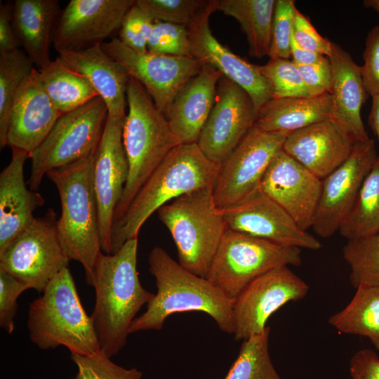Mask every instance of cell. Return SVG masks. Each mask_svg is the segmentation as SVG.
I'll list each match as a JSON object with an SVG mask.
<instances>
[{"label":"cell","instance_id":"60d3db41","mask_svg":"<svg viewBox=\"0 0 379 379\" xmlns=\"http://www.w3.org/2000/svg\"><path fill=\"white\" fill-rule=\"evenodd\" d=\"M154 22L152 17L135 3L124 18L118 39L135 51L146 53Z\"/></svg>","mask_w":379,"mask_h":379},{"label":"cell","instance_id":"5b68a950","mask_svg":"<svg viewBox=\"0 0 379 379\" xmlns=\"http://www.w3.org/2000/svg\"><path fill=\"white\" fill-rule=\"evenodd\" d=\"M123 142L128 173L114 222L124 214L137 192L168 153L180 145L164 114L158 109L144 87L132 77L127 86Z\"/></svg>","mask_w":379,"mask_h":379},{"label":"cell","instance_id":"9c48e42d","mask_svg":"<svg viewBox=\"0 0 379 379\" xmlns=\"http://www.w3.org/2000/svg\"><path fill=\"white\" fill-rule=\"evenodd\" d=\"M108 115L107 106L97 97L61 115L44 139L30 154L29 189L37 191L46 173L93 153L100 140Z\"/></svg>","mask_w":379,"mask_h":379},{"label":"cell","instance_id":"74e56055","mask_svg":"<svg viewBox=\"0 0 379 379\" xmlns=\"http://www.w3.org/2000/svg\"><path fill=\"white\" fill-rule=\"evenodd\" d=\"M147 51L157 54L192 58L187 27L154 21Z\"/></svg>","mask_w":379,"mask_h":379},{"label":"cell","instance_id":"603a6c76","mask_svg":"<svg viewBox=\"0 0 379 379\" xmlns=\"http://www.w3.org/2000/svg\"><path fill=\"white\" fill-rule=\"evenodd\" d=\"M58 53L68 68L88 81L105 103L109 116L126 117V91L131 77L119 62L103 50L102 44Z\"/></svg>","mask_w":379,"mask_h":379},{"label":"cell","instance_id":"ee69618b","mask_svg":"<svg viewBox=\"0 0 379 379\" xmlns=\"http://www.w3.org/2000/svg\"><path fill=\"white\" fill-rule=\"evenodd\" d=\"M293 38L300 47L310 51L329 57L333 42L322 36L307 17L296 9L295 13Z\"/></svg>","mask_w":379,"mask_h":379},{"label":"cell","instance_id":"cb8c5ba5","mask_svg":"<svg viewBox=\"0 0 379 379\" xmlns=\"http://www.w3.org/2000/svg\"><path fill=\"white\" fill-rule=\"evenodd\" d=\"M29 157L27 152L13 148L11 160L0 174V253L33 222L34 211L45 203L25 181L24 165Z\"/></svg>","mask_w":379,"mask_h":379},{"label":"cell","instance_id":"bcb514c9","mask_svg":"<svg viewBox=\"0 0 379 379\" xmlns=\"http://www.w3.org/2000/svg\"><path fill=\"white\" fill-rule=\"evenodd\" d=\"M350 373L352 379H379V357L372 350L361 349L352 357Z\"/></svg>","mask_w":379,"mask_h":379},{"label":"cell","instance_id":"f6af8a7d","mask_svg":"<svg viewBox=\"0 0 379 379\" xmlns=\"http://www.w3.org/2000/svg\"><path fill=\"white\" fill-rule=\"evenodd\" d=\"M297 66L311 96L331 93L333 73L328 57L315 64Z\"/></svg>","mask_w":379,"mask_h":379},{"label":"cell","instance_id":"9a60e30c","mask_svg":"<svg viewBox=\"0 0 379 379\" xmlns=\"http://www.w3.org/2000/svg\"><path fill=\"white\" fill-rule=\"evenodd\" d=\"M378 158L373 139L355 142L345 161L322 180L321 195L312 225L317 235L328 238L339 230Z\"/></svg>","mask_w":379,"mask_h":379},{"label":"cell","instance_id":"6da1fadb","mask_svg":"<svg viewBox=\"0 0 379 379\" xmlns=\"http://www.w3.org/2000/svg\"><path fill=\"white\" fill-rule=\"evenodd\" d=\"M138 243L134 238L114 254L101 252L94 266L91 286L95 302L90 317L100 351L109 358L125 346L135 315L154 295L139 279Z\"/></svg>","mask_w":379,"mask_h":379},{"label":"cell","instance_id":"7bdbcfd3","mask_svg":"<svg viewBox=\"0 0 379 379\" xmlns=\"http://www.w3.org/2000/svg\"><path fill=\"white\" fill-rule=\"evenodd\" d=\"M364 63L361 67L363 83L371 97L379 94V25L368 33L363 52Z\"/></svg>","mask_w":379,"mask_h":379},{"label":"cell","instance_id":"7a4b0ae2","mask_svg":"<svg viewBox=\"0 0 379 379\" xmlns=\"http://www.w3.org/2000/svg\"><path fill=\"white\" fill-rule=\"evenodd\" d=\"M148 263L157 292L146 311L133 321L129 334L160 331L170 315L190 311L208 314L222 331L233 334V301L207 279L187 270L159 246L151 250Z\"/></svg>","mask_w":379,"mask_h":379},{"label":"cell","instance_id":"d590c367","mask_svg":"<svg viewBox=\"0 0 379 379\" xmlns=\"http://www.w3.org/2000/svg\"><path fill=\"white\" fill-rule=\"evenodd\" d=\"M258 71L270 82L272 98L310 97L297 65L291 59H270Z\"/></svg>","mask_w":379,"mask_h":379},{"label":"cell","instance_id":"1f68e13d","mask_svg":"<svg viewBox=\"0 0 379 379\" xmlns=\"http://www.w3.org/2000/svg\"><path fill=\"white\" fill-rule=\"evenodd\" d=\"M338 231L347 240L379 232V157L363 182L355 202Z\"/></svg>","mask_w":379,"mask_h":379},{"label":"cell","instance_id":"52a82bcc","mask_svg":"<svg viewBox=\"0 0 379 379\" xmlns=\"http://www.w3.org/2000/svg\"><path fill=\"white\" fill-rule=\"evenodd\" d=\"M213 188L186 193L157 211L173 239L179 264L206 279L227 229L215 203Z\"/></svg>","mask_w":379,"mask_h":379},{"label":"cell","instance_id":"ac0fdd59","mask_svg":"<svg viewBox=\"0 0 379 379\" xmlns=\"http://www.w3.org/2000/svg\"><path fill=\"white\" fill-rule=\"evenodd\" d=\"M217 3L218 0H211L206 9L187 27L192 56L213 66L222 76L244 88L258 112L273 98L272 86L256 65L234 54L213 35L209 18L217 11Z\"/></svg>","mask_w":379,"mask_h":379},{"label":"cell","instance_id":"44dd1931","mask_svg":"<svg viewBox=\"0 0 379 379\" xmlns=\"http://www.w3.org/2000/svg\"><path fill=\"white\" fill-rule=\"evenodd\" d=\"M60 116L44 89L39 70L34 68L22 84L13 102L6 134L7 145L31 154Z\"/></svg>","mask_w":379,"mask_h":379},{"label":"cell","instance_id":"4fadbf2b","mask_svg":"<svg viewBox=\"0 0 379 379\" xmlns=\"http://www.w3.org/2000/svg\"><path fill=\"white\" fill-rule=\"evenodd\" d=\"M309 286L288 266L272 270L251 281L233 301L235 340L262 333L270 316L289 302L303 298Z\"/></svg>","mask_w":379,"mask_h":379},{"label":"cell","instance_id":"ba28073f","mask_svg":"<svg viewBox=\"0 0 379 379\" xmlns=\"http://www.w3.org/2000/svg\"><path fill=\"white\" fill-rule=\"evenodd\" d=\"M301 249L227 228L206 279L234 301L254 279L275 268L299 266Z\"/></svg>","mask_w":379,"mask_h":379},{"label":"cell","instance_id":"4316f807","mask_svg":"<svg viewBox=\"0 0 379 379\" xmlns=\"http://www.w3.org/2000/svg\"><path fill=\"white\" fill-rule=\"evenodd\" d=\"M58 0H15L12 22L20 46L37 69L52 60L50 47L60 13Z\"/></svg>","mask_w":379,"mask_h":379},{"label":"cell","instance_id":"b9f144b4","mask_svg":"<svg viewBox=\"0 0 379 379\" xmlns=\"http://www.w3.org/2000/svg\"><path fill=\"white\" fill-rule=\"evenodd\" d=\"M29 287L0 269V326L11 334L15 329L17 299Z\"/></svg>","mask_w":379,"mask_h":379},{"label":"cell","instance_id":"2e32d148","mask_svg":"<svg viewBox=\"0 0 379 379\" xmlns=\"http://www.w3.org/2000/svg\"><path fill=\"white\" fill-rule=\"evenodd\" d=\"M124 119L107 115L94 154V188L101 249L105 254H111V232L114 213L121 198L128 173L123 142Z\"/></svg>","mask_w":379,"mask_h":379},{"label":"cell","instance_id":"f907efd6","mask_svg":"<svg viewBox=\"0 0 379 379\" xmlns=\"http://www.w3.org/2000/svg\"><path fill=\"white\" fill-rule=\"evenodd\" d=\"M364 6L375 11L379 15V0H365Z\"/></svg>","mask_w":379,"mask_h":379},{"label":"cell","instance_id":"8d00e7d4","mask_svg":"<svg viewBox=\"0 0 379 379\" xmlns=\"http://www.w3.org/2000/svg\"><path fill=\"white\" fill-rule=\"evenodd\" d=\"M211 0H136L154 21L188 27Z\"/></svg>","mask_w":379,"mask_h":379},{"label":"cell","instance_id":"e575fe53","mask_svg":"<svg viewBox=\"0 0 379 379\" xmlns=\"http://www.w3.org/2000/svg\"><path fill=\"white\" fill-rule=\"evenodd\" d=\"M343 255L350 266V281L354 288L379 287V232L347 240Z\"/></svg>","mask_w":379,"mask_h":379},{"label":"cell","instance_id":"d6986e66","mask_svg":"<svg viewBox=\"0 0 379 379\" xmlns=\"http://www.w3.org/2000/svg\"><path fill=\"white\" fill-rule=\"evenodd\" d=\"M227 228L281 245L319 250L321 243L260 190L239 204L220 209Z\"/></svg>","mask_w":379,"mask_h":379},{"label":"cell","instance_id":"836d02e7","mask_svg":"<svg viewBox=\"0 0 379 379\" xmlns=\"http://www.w3.org/2000/svg\"><path fill=\"white\" fill-rule=\"evenodd\" d=\"M270 328L243 341L238 356L225 379H282L269 353Z\"/></svg>","mask_w":379,"mask_h":379},{"label":"cell","instance_id":"83f0119b","mask_svg":"<svg viewBox=\"0 0 379 379\" xmlns=\"http://www.w3.org/2000/svg\"><path fill=\"white\" fill-rule=\"evenodd\" d=\"M331 93L318 96L272 98L258 111L255 125L272 133L289 135L332 118Z\"/></svg>","mask_w":379,"mask_h":379},{"label":"cell","instance_id":"681fc988","mask_svg":"<svg viewBox=\"0 0 379 379\" xmlns=\"http://www.w3.org/2000/svg\"><path fill=\"white\" fill-rule=\"evenodd\" d=\"M368 124L379 142V94L372 97V105L368 117Z\"/></svg>","mask_w":379,"mask_h":379},{"label":"cell","instance_id":"484cf974","mask_svg":"<svg viewBox=\"0 0 379 379\" xmlns=\"http://www.w3.org/2000/svg\"><path fill=\"white\" fill-rule=\"evenodd\" d=\"M328 58L333 73L331 119L354 142L367 140L370 138L361 119V109L368 94L363 83L361 67L348 52L333 42Z\"/></svg>","mask_w":379,"mask_h":379},{"label":"cell","instance_id":"ab89813d","mask_svg":"<svg viewBox=\"0 0 379 379\" xmlns=\"http://www.w3.org/2000/svg\"><path fill=\"white\" fill-rule=\"evenodd\" d=\"M296 9L293 0H276L268 54L270 59L291 58V43Z\"/></svg>","mask_w":379,"mask_h":379},{"label":"cell","instance_id":"5bb4252c","mask_svg":"<svg viewBox=\"0 0 379 379\" xmlns=\"http://www.w3.org/2000/svg\"><path fill=\"white\" fill-rule=\"evenodd\" d=\"M258 112L248 93L222 76L215 102L197 145L211 161L221 165L255 125Z\"/></svg>","mask_w":379,"mask_h":379},{"label":"cell","instance_id":"f546056e","mask_svg":"<svg viewBox=\"0 0 379 379\" xmlns=\"http://www.w3.org/2000/svg\"><path fill=\"white\" fill-rule=\"evenodd\" d=\"M38 70L46 93L61 115L99 96L86 78L68 68L58 57Z\"/></svg>","mask_w":379,"mask_h":379},{"label":"cell","instance_id":"8fae6325","mask_svg":"<svg viewBox=\"0 0 379 379\" xmlns=\"http://www.w3.org/2000/svg\"><path fill=\"white\" fill-rule=\"evenodd\" d=\"M287 136L255 124L252 127L220 166L213 188L218 208L234 206L259 190L266 170Z\"/></svg>","mask_w":379,"mask_h":379},{"label":"cell","instance_id":"30bf717a","mask_svg":"<svg viewBox=\"0 0 379 379\" xmlns=\"http://www.w3.org/2000/svg\"><path fill=\"white\" fill-rule=\"evenodd\" d=\"M56 217L50 208L44 216L35 218L0 253V269L39 293L68 267L69 260L58 239Z\"/></svg>","mask_w":379,"mask_h":379},{"label":"cell","instance_id":"7c38bea8","mask_svg":"<svg viewBox=\"0 0 379 379\" xmlns=\"http://www.w3.org/2000/svg\"><path fill=\"white\" fill-rule=\"evenodd\" d=\"M103 50L137 80L165 114L178 93L204 65L191 57L139 53L114 37L102 44Z\"/></svg>","mask_w":379,"mask_h":379},{"label":"cell","instance_id":"d4e9b609","mask_svg":"<svg viewBox=\"0 0 379 379\" xmlns=\"http://www.w3.org/2000/svg\"><path fill=\"white\" fill-rule=\"evenodd\" d=\"M222 74L204 64L178 93L165 113L180 144L197 143L213 107L218 83Z\"/></svg>","mask_w":379,"mask_h":379},{"label":"cell","instance_id":"7dc6e473","mask_svg":"<svg viewBox=\"0 0 379 379\" xmlns=\"http://www.w3.org/2000/svg\"><path fill=\"white\" fill-rule=\"evenodd\" d=\"M12 7L11 1L0 4V52L11 51L20 46L13 26Z\"/></svg>","mask_w":379,"mask_h":379},{"label":"cell","instance_id":"e0dca14e","mask_svg":"<svg viewBox=\"0 0 379 379\" xmlns=\"http://www.w3.org/2000/svg\"><path fill=\"white\" fill-rule=\"evenodd\" d=\"M135 0H71L60 11L53 36L57 52L77 51L119 31Z\"/></svg>","mask_w":379,"mask_h":379},{"label":"cell","instance_id":"3957f363","mask_svg":"<svg viewBox=\"0 0 379 379\" xmlns=\"http://www.w3.org/2000/svg\"><path fill=\"white\" fill-rule=\"evenodd\" d=\"M220 165L209 160L197 143L174 147L137 192L111 232V254L138 238L145 221L171 200L186 193L213 187Z\"/></svg>","mask_w":379,"mask_h":379},{"label":"cell","instance_id":"4dcf8cb0","mask_svg":"<svg viewBox=\"0 0 379 379\" xmlns=\"http://www.w3.org/2000/svg\"><path fill=\"white\" fill-rule=\"evenodd\" d=\"M328 323L340 333L367 338L379 351V287L356 288L350 302Z\"/></svg>","mask_w":379,"mask_h":379},{"label":"cell","instance_id":"f35d334b","mask_svg":"<svg viewBox=\"0 0 379 379\" xmlns=\"http://www.w3.org/2000/svg\"><path fill=\"white\" fill-rule=\"evenodd\" d=\"M77 366L75 379H140L141 371L135 368H124L114 362L102 352L90 356L71 354Z\"/></svg>","mask_w":379,"mask_h":379},{"label":"cell","instance_id":"ffe728a7","mask_svg":"<svg viewBox=\"0 0 379 379\" xmlns=\"http://www.w3.org/2000/svg\"><path fill=\"white\" fill-rule=\"evenodd\" d=\"M321 187L322 180L281 149L270 162L259 190L307 231L312 227Z\"/></svg>","mask_w":379,"mask_h":379},{"label":"cell","instance_id":"8992f818","mask_svg":"<svg viewBox=\"0 0 379 379\" xmlns=\"http://www.w3.org/2000/svg\"><path fill=\"white\" fill-rule=\"evenodd\" d=\"M27 328L30 340L41 350L64 346L71 354L81 356L100 351L91 317L84 309L68 267L29 304Z\"/></svg>","mask_w":379,"mask_h":379},{"label":"cell","instance_id":"f1b7e54d","mask_svg":"<svg viewBox=\"0 0 379 379\" xmlns=\"http://www.w3.org/2000/svg\"><path fill=\"white\" fill-rule=\"evenodd\" d=\"M276 0H218L217 11L234 18L246 36L248 54H269Z\"/></svg>","mask_w":379,"mask_h":379},{"label":"cell","instance_id":"d6a6232c","mask_svg":"<svg viewBox=\"0 0 379 379\" xmlns=\"http://www.w3.org/2000/svg\"><path fill=\"white\" fill-rule=\"evenodd\" d=\"M34 65L20 48L0 52V147L7 146L6 134L14 98Z\"/></svg>","mask_w":379,"mask_h":379},{"label":"cell","instance_id":"c3c4849f","mask_svg":"<svg viewBox=\"0 0 379 379\" xmlns=\"http://www.w3.org/2000/svg\"><path fill=\"white\" fill-rule=\"evenodd\" d=\"M324 56L300 47L292 36L291 58L296 65H308L315 64L321 61Z\"/></svg>","mask_w":379,"mask_h":379},{"label":"cell","instance_id":"277c9868","mask_svg":"<svg viewBox=\"0 0 379 379\" xmlns=\"http://www.w3.org/2000/svg\"><path fill=\"white\" fill-rule=\"evenodd\" d=\"M95 152L46 175L55 185L60 199L61 215L57 222L60 243L69 260L81 264L90 286L95 264L102 252L93 182Z\"/></svg>","mask_w":379,"mask_h":379},{"label":"cell","instance_id":"7402d4cb","mask_svg":"<svg viewBox=\"0 0 379 379\" xmlns=\"http://www.w3.org/2000/svg\"><path fill=\"white\" fill-rule=\"evenodd\" d=\"M354 144L338 124L328 119L289 134L282 150L323 180L345 161Z\"/></svg>","mask_w":379,"mask_h":379}]
</instances>
